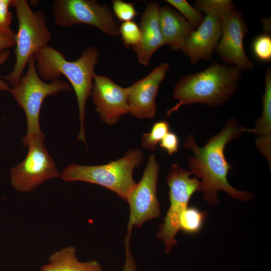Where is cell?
I'll return each instance as SVG.
<instances>
[{"label":"cell","instance_id":"cell-1","mask_svg":"<svg viewBox=\"0 0 271 271\" xmlns=\"http://www.w3.org/2000/svg\"><path fill=\"white\" fill-rule=\"evenodd\" d=\"M250 129L239 124L236 119L227 120L222 129L210 138L205 145L200 147L196 143L193 134H189L185 140L184 147L193 153L188 164L191 174L201 179L199 191L204 193V199L209 205L219 202L217 192L223 190L231 197L249 201L251 193L239 191L228 182L227 176L232 167L226 160L224 149L232 140L239 138Z\"/></svg>","mask_w":271,"mask_h":271},{"label":"cell","instance_id":"cell-2","mask_svg":"<svg viewBox=\"0 0 271 271\" xmlns=\"http://www.w3.org/2000/svg\"><path fill=\"white\" fill-rule=\"evenodd\" d=\"M100 50L90 46L85 49L80 57L73 61L67 60L61 52L47 46L36 52L34 58L40 77L46 81L67 78L75 93L78 108L80 130L77 141L86 143L84 117L86 101L91 95L95 67L100 58Z\"/></svg>","mask_w":271,"mask_h":271},{"label":"cell","instance_id":"cell-3","mask_svg":"<svg viewBox=\"0 0 271 271\" xmlns=\"http://www.w3.org/2000/svg\"><path fill=\"white\" fill-rule=\"evenodd\" d=\"M241 75L242 70L237 66L214 62L202 71L184 75L173 88V97L178 103L167 114L192 103L223 105L236 91Z\"/></svg>","mask_w":271,"mask_h":271},{"label":"cell","instance_id":"cell-4","mask_svg":"<svg viewBox=\"0 0 271 271\" xmlns=\"http://www.w3.org/2000/svg\"><path fill=\"white\" fill-rule=\"evenodd\" d=\"M143 161L142 151L132 149L121 158L106 164L69 165L63 170L60 178L66 182L82 181L103 186L126 202L136 184L133 178V170Z\"/></svg>","mask_w":271,"mask_h":271},{"label":"cell","instance_id":"cell-5","mask_svg":"<svg viewBox=\"0 0 271 271\" xmlns=\"http://www.w3.org/2000/svg\"><path fill=\"white\" fill-rule=\"evenodd\" d=\"M18 30L16 35V62L11 72L3 76L11 87L16 85L31 57L48 46L52 33L47 25L44 12L33 11L26 0H14Z\"/></svg>","mask_w":271,"mask_h":271},{"label":"cell","instance_id":"cell-6","mask_svg":"<svg viewBox=\"0 0 271 271\" xmlns=\"http://www.w3.org/2000/svg\"><path fill=\"white\" fill-rule=\"evenodd\" d=\"M27 69L19 82L11 87L9 92L17 104L24 110L26 116L27 130L22 139L33 137L45 140V136L41 129L39 121L41 108L44 99L63 91L71 90L70 84L60 79L49 83L44 82L37 71L34 56L27 64Z\"/></svg>","mask_w":271,"mask_h":271},{"label":"cell","instance_id":"cell-7","mask_svg":"<svg viewBox=\"0 0 271 271\" xmlns=\"http://www.w3.org/2000/svg\"><path fill=\"white\" fill-rule=\"evenodd\" d=\"M44 141L36 137L22 140L28 148L27 155L22 162L11 168L10 173L11 185L17 191L31 192L49 179L60 178Z\"/></svg>","mask_w":271,"mask_h":271},{"label":"cell","instance_id":"cell-8","mask_svg":"<svg viewBox=\"0 0 271 271\" xmlns=\"http://www.w3.org/2000/svg\"><path fill=\"white\" fill-rule=\"evenodd\" d=\"M52 15L60 27L86 24L110 37L119 35V26L108 6L99 4L96 0H56L53 3Z\"/></svg>","mask_w":271,"mask_h":271},{"label":"cell","instance_id":"cell-9","mask_svg":"<svg viewBox=\"0 0 271 271\" xmlns=\"http://www.w3.org/2000/svg\"><path fill=\"white\" fill-rule=\"evenodd\" d=\"M191 174L178 164H174L167 176L170 205L157 234V237L164 242L166 253L177 243L175 236L180 230L181 213L188 207L191 196L199 191L200 182L197 178H191Z\"/></svg>","mask_w":271,"mask_h":271},{"label":"cell","instance_id":"cell-10","mask_svg":"<svg viewBox=\"0 0 271 271\" xmlns=\"http://www.w3.org/2000/svg\"><path fill=\"white\" fill-rule=\"evenodd\" d=\"M159 167L155 154L150 155L140 181L136 183L126 201L130 210L126 234L131 235L133 227H140L147 221L160 216L157 195Z\"/></svg>","mask_w":271,"mask_h":271},{"label":"cell","instance_id":"cell-11","mask_svg":"<svg viewBox=\"0 0 271 271\" xmlns=\"http://www.w3.org/2000/svg\"><path fill=\"white\" fill-rule=\"evenodd\" d=\"M248 30L242 13L235 9L222 17L221 36L216 49L226 65L237 66L242 70L253 68V63L246 56L243 46Z\"/></svg>","mask_w":271,"mask_h":271},{"label":"cell","instance_id":"cell-12","mask_svg":"<svg viewBox=\"0 0 271 271\" xmlns=\"http://www.w3.org/2000/svg\"><path fill=\"white\" fill-rule=\"evenodd\" d=\"M91 95L101 120L108 125L116 123L129 113L127 94L124 88L104 75L94 76Z\"/></svg>","mask_w":271,"mask_h":271},{"label":"cell","instance_id":"cell-13","mask_svg":"<svg viewBox=\"0 0 271 271\" xmlns=\"http://www.w3.org/2000/svg\"><path fill=\"white\" fill-rule=\"evenodd\" d=\"M170 67L168 63H163L145 77L126 87L129 113L132 115L141 119L155 116L158 89Z\"/></svg>","mask_w":271,"mask_h":271},{"label":"cell","instance_id":"cell-14","mask_svg":"<svg viewBox=\"0 0 271 271\" xmlns=\"http://www.w3.org/2000/svg\"><path fill=\"white\" fill-rule=\"evenodd\" d=\"M222 16L214 13L206 14L200 25L195 29L181 49L192 65L200 60H210L221 36Z\"/></svg>","mask_w":271,"mask_h":271},{"label":"cell","instance_id":"cell-15","mask_svg":"<svg viewBox=\"0 0 271 271\" xmlns=\"http://www.w3.org/2000/svg\"><path fill=\"white\" fill-rule=\"evenodd\" d=\"M160 8V5L155 2L147 4L139 26L141 41L138 46L132 48L139 63L145 66L149 65L154 53L165 45L159 25Z\"/></svg>","mask_w":271,"mask_h":271},{"label":"cell","instance_id":"cell-16","mask_svg":"<svg viewBox=\"0 0 271 271\" xmlns=\"http://www.w3.org/2000/svg\"><path fill=\"white\" fill-rule=\"evenodd\" d=\"M159 25L165 45L181 50L195 29L175 9L169 5L161 6Z\"/></svg>","mask_w":271,"mask_h":271},{"label":"cell","instance_id":"cell-17","mask_svg":"<svg viewBox=\"0 0 271 271\" xmlns=\"http://www.w3.org/2000/svg\"><path fill=\"white\" fill-rule=\"evenodd\" d=\"M265 91L262 97V111L250 132L257 136L256 147L271 167V69L267 68L264 76Z\"/></svg>","mask_w":271,"mask_h":271},{"label":"cell","instance_id":"cell-18","mask_svg":"<svg viewBox=\"0 0 271 271\" xmlns=\"http://www.w3.org/2000/svg\"><path fill=\"white\" fill-rule=\"evenodd\" d=\"M41 271H104L96 260L80 261L74 246L62 248L52 253L48 263L43 265Z\"/></svg>","mask_w":271,"mask_h":271},{"label":"cell","instance_id":"cell-19","mask_svg":"<svg viewBox=\"0 0 271 271\" xmlns=\"http://www.w3.org/2000/svg\"><path fill=\"white\" fill-rule=\"evenodd\" d=\"M206 216V211H201L194 207H187L180 216L179 229L188 234L196 233L201 229Z\"/></svg>","mask_w":271,"mask_h":271},{"label":"cell","instance_id":"cell-20","mask_svg":"<svg viewBox=\"0 0 271 271\" xmlns=\"http://www.w3.org/2000/svg\"><path fill=\"white\" fill-rule=\"evenodd\" d=\"M170 131V125L166 120L156 122L150 132L143 134L142 145L143 148L154 151L163 137Z\"/></svg>","mask_w":271,"mask_h":271},{"label":"cell","instance_id":"cell-21","mask_svg":"<svg viewBox=\"0 0 271 271\" xmlns=\"http://www.w3.org/2000/svg\"><path fill=\"white\" fill-rule=\"evenodd\" d=\"M166 2L177 10L195 29L200 25L204 19L199 10L185 0H166Z\"/></svg>","mask_w":271,"mask_h":271},{"label":"cell","instance_id":"cell-22","mask_svg":"<svg viewBox=\"0 0 271 271\" xmlns=\"http://www.w3.org/2000/svg\"><path fill=\"white\" fill-rule=\"evenodd\" d=\"M194 7L205 14L212 12L222 16L235 9L231 0H198L195 2Z\"/></svg>","mask_w":271,"mask_h":271},{"label":"cell","instance_id":"cell-23","mask_svg":"<svg viewBox=\"0 0 271 271\" xmlns=\"http://www.w3.org/2000/svg\"><path fill=\"white\" fill-rule=\"evenodd\" d=\"M119 35H121L123 44L128 48L138 46L141 39L139 26L132 21L122 22L119 26Z\"/></svg>","mask_w":271,"mask_h":271},{"label":"cell","instance_id":"cell-24","mask_svg":"<svg viewBox=\"0 0 271 271\" xmlns=\"http://www.w3.org/2000/svg\"><path fill=\"white\" fill-rule=\"evenodd\" d=\"M252 51L255 56L263 62L271 60V37L267 34L260 35L253 40Z\"/></svg>","mask_w":271,"mask_h":271},{"label":"cell","instance_id":"cell-25","mask_svg":"<svg viewBox=\"0 0 271 271\" xmlns=\"http://www.w3.org/2000/svg\"><path fill=\"white\" fill-rule=\"evenodd\" d=\"M112 9L117 18L123 22L132 21L138 14L132 3L121 0L113 1Z\"/></svg>","mask_w":271,"mask_h":271},{"label":"cell","instance_id":"cell-26","mask_svg":"<svg viewBox=\"0 0 271 271\" xmlns=\"http://www.w3.org/2000/svg\"><path fill=\"white\" fill-rule=\"evenodd\" d=\"M14 0H0V32L9 33L13 31L11 28L12 14L10 11L14 6Z\"/></svg>","mask_w":271,"mask_h":271},{"label":"cell","instance_id":"cell-27","mask_svg":"<svg viewBox=\"0 0 271 271\" xmlns=\"http://www.w3.org/2000/svg\"><path fill=\"white\" fill-rule=\"evenodd\" d=\"M160 147L168 154L172 155L178 151L179 141L178 136L169 131L159 143Z\"/></svg>","mask_w":271,"mask_h":271},{"label":"cell","instance_id":"cell-28","mask_svg":"<svg viewBox=\"0 0 271 271\" xmlns=\"http://www.w3.org/2000/svg\"><path fill=\"white\" fill-rule=\"evenodd\" d=\"M130 239H124L125 258L121 271H137L136 260L130 247Z\"/></svg>","mask_w":271,"mask_h":271},{"label":"cell","instance_id":"cell-29","mask_svg":"<svg viewBox=\"0 0 271 271\" xmlns=\"http://www.w3.org/2000/svg\"><path fill=\"white\" fill-rule=\"evenodd\" d=\"M16 35L14 31L9 33L0 32V52L15 46Z\"/></svg>","mask_w":271,"mask_h":271},{"label":"cell","instance_id":"cell-30","mask_svg":"<svg viewBox=\"0 0 271 271\" xmlns=\"http://www.w3.org/2000/svg\"><path fill=\"white\" fill-rule=\"evenodd\" d=\"M10 55L11 52L9 49L0 52V66L6 62ZM11 87L8 82L0 78V91L9 92Z\"/></svg>","mask_w":271,"mask_h":271}]
</instances>
